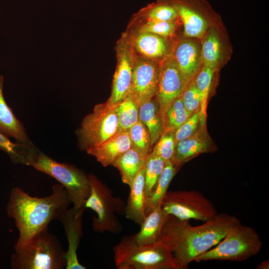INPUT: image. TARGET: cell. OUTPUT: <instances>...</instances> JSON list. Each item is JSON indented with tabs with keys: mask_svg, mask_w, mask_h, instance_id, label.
<instances>
[{
	"mask_svg": "<svg viewBox=\"0 0 269 269\" xmlns=\"http://www.w3.org/2000/svg\"><path fill=\"white\" fill-rule=\"evenodd\" d=\"M236 217L227 213L217 214L198 226L189 220L167 215L162 229L161 241L167 247L182 269L219 243L237 225Z\"/></svg>",
	"mask_w": 269,
	"mask_h": 269,
	"instance_id": "6da1fadb",
	"label": "cell"
},
{
	"mask_svg": "<svg viewBox=\"0 0 269 269\" xmlns=\"http://www.w3.org/2000/svg\"><path fill=\"white\" fill-rule=\"evenodd\" d=\"M71 203L61 184L53 185L52 193L44 197L31 196L19 187L12 188L6 211L19 232L15 251L26 246L38 233L48 230L52 220H60Z\"/></svg>",
	"mask_w": 269,
	"mask_h": 269,
	"instance_id": "7a4b0ae2",
	"label": "cell"
},
{
	"mask_svg": "<svg viewBox=\"0 0 269 269\" xmlns=\"http://www.w3.org/2000/svg\"><path fill=\"white\" fill-rule=\"evenodd\" d=\"M113 252L118 269H182L161 241L139 245L133 242L131 235L125 236Z\"/></svg>",
	"mask_w": 269,
	"mask_h": 269,
	"instance_id": "3957f363",
	"label": "cell"
},
{
	"mask_svg": "<svg viewBox=\"0 0 269 269\" xmlns=\"http://www.w3.org/2000/svg\"><path fill=\"white\" fill-rule=\"evenodd\" d=\"M66 265V251L48 230L38 233L11 258L13 269H63Z\"/></svg>",
	"mask_w": 269,
	"mask_h": 269,
	"instance_id": "277c9868",
	"label": "cell"
},
{
	"mask_svg": "<svg viewBox=\"0 0 269 269\" xmlns=\"http://www.w3.org/2000/svg\"><path fill=\"white\" fill-rule=\"evenodd\" d=\"M27 165L58 180L66 190L73 207L85 208L90 192V184L88 175L82 170L71 164L56 161L36 148L29 157Z\"/></svg>",
	"mask_w": 269,
	"mask_h": 269,
	"instance_id": "5b68a950",
	"label": "cell"
},
{
	"mask_svg": "<svg viewBox=\"0 0 269 269\" xmlns=\"http://www.w3.org/2000/svg\"><path fill=\"white\" fill-rule=\"evenodd\" d=\"M90 184V192L85 208H90L96 213L92 219L94 231L119 233L122 226L117 216L125 214L126 204L120 197H115L113 192L96 176L88 174Z\"/></svg>",
	"mask_w": 269,
	"mask_h": 269,
	"instance_id": "8992f818",
	"label": "cell"
},
{
	"mask_svg": "<svg viewBox=\"0 0 269 269\" xmlns=\"http://www.w3.org/2000/svg\"><path fill=\"white\" fill-rule=\"evenodd\" d=\"M262 246L257 231L240 223L231 229L214 248L196 258L194 261H244L257 255Z\"/></svg>",
	"mask_w": 269,
	"mask_h": 269,
	"instance_id": "52a82bcc",
	"label": "cell"
},
{
	"mask_svg": "<svg viewBox=\"0 0 269 269\" xmlns=\"http://www.w3.org/2000/svg\"><path fill=\"white\" fill-rule=\"evenodd\" d=\"M118 131L116 105L107 102L96 105L93 112L86 115L76 131L78 144L82 150L96 147Z\"/></svg>",
	"mask_w": 269,
	"mask_h": 269,
	"instance_id": "ba28073f",
	"label": "cell"
},
{
	"mask_svg": "<svg viewBox=\"0 0 269 269\" xmlns=\"http://www.w3.org/2000/svg\"><path fill=\"white\" fill-rule=\"evenodd\" d=\"M161 207L166 215L183 220L204 222L217 214L212 203L197 190H167Z\"/></svg>",
	"mask_w": 269,
	"mask_h": 269,
	"instance_id": "9c48e42d",
	"label": "cell"
},
{
	"mask_svg": "<svg viewBox=\"0 0 269 269\" xmlns=\"http://www.w3.org/2000/svg\"><path fill=\"white\" fill-rule=\"evenodd\" d=\"M189 82L170 56L159 64L156 97L165 124L167 111L173 102L180 97Z\"/></svg>",
	"mask_w": 269,
	"mask_h": 269,
	"instance_id": "30bf717a",
	"label": "cell"
},
{
	"mask_svg": "<svg viewBox=\"0 0 269 269\" xmlns=\"http://www.w3.org/2000/svg\"><path fill=\"white\" fill-rule=\"evenodd\" d=\"M159 68L156 61L141 56L135 58L128 94L138 108L155 97Z\"/></svg>",
	"mask_w": 269,
	"mask_h": 269,
	"instance_id": "8fae6325",
	"label": "cell"
},
{
	"mask_svg": "<svg viewBox=\"0 0 269 269\" xmlns=\"http://www.w3.org/2000/svg\"><path fill=\"white\" fill-rule=\"evenodd\" d=\"M127 38L118 46V64L114 74L110 97L107 101L112 105L123 101L128 94L132 82L134 56L133 47Z\"/></svg>",
	"mask_w": 269,
	"mask_h": 269,
	"instance_id": "7c38bea8",
	"label": "cell"
},
{
	"mask_svg": "<svg viewBox=\"0 0 269 269\" xmlns=\"http://www.w3.org/2000/svg\"><path fill=\"white\" fill-rule=\"evenodd\" d=\"M171 3L176 9L184 25V35L201 38L209 28L202 10L207 5L203 0H162Z\"/></svg>",
	"mask_w": 269,
	"mask_h": 269,
	"instance_id": "4fadbf2b",
	"label": "cell"
},
{
	"mask_svg": "<svg viewBox=\"0 0 269 269\" xmlns=\"http://www.w3.org/2000/svg\"><path fill=\"white\" fill-rule=\"evenodd\" d=\"M85 208L68 209L60 219L67 237L66 269H85L79 262L77 251L82 236L83 216Z\"/></svg>",
	"mask_w": 269,
	"mask_h": 269,
	"instance_id": "5bb4252c",
	"label": "cell"
},
{
	"mask_svg": "<svg viewBox=\"0 0 269 269\" xmlns=\"http://www.w3.org/2000/svg\"><path fill=\"white\" fill-rule=\"evenodd\" d=\"M172 56L188 82L196 77L203 65L201 44L194 38L179 41Z\"/></svg>",
	"mask_w": 269,
	"mask_h": 269,
	"instance_id": "9a60e30c",
	"label": "cell"
},
{
	"mask_svg": "<svg viewBox=\"0 0 269 269\" xmlns=\"http://www.w3.org/2000/svg\"><path fill=\"white\" fill-rule=\"evenodd\" d=\"M215 150V145L207 132L206 122L201 123L195 134L177 142L174 154L171 160L180 167L197 155Z\"/></svg>",
	"mask_w": 269,
	"mask_h": 269,
	"instance_id": "2e32d148",
	"label": "cell"
},
{
	"mask_svg": "<svg viewBox=\"0 0 269 269\" xmlns=\"http://www.w3.org/2000/svg\"><path fill=\"white\" fill-rule=\"evenodd\" d=\"M132 147V141L128 131H121L99 145L86 151L94 156L103 166L113 165L121 155Z\"/></svg>",
	"mask_w": 269,
	"mask_h": 269,
	"instance_id": "e0dca14e",
	"label": "cell"
},
{
	"mask_svg": "<svg viewBox=\"0 0 269 269\" xmlns=\"http://www.w3.org/2000/svg\"><path fill=\"white\" fill-rule=\"evenodd\" d=\"M138 34L133 46L141 57L162 61L172 55L169 43L166 38L150 32Z\"/></svg>",
	"mask_w": 269,
	"mask_h": 269,
	"instance_id": "ac0fdd59",
	"label": "cell"
},
{
	"mask_svg": "<svg viewBox=\"0 0 269 269\" xmlns=\"http://www.w3.org/2000/svg\"><path fill=\"white\" fill-rule=\"evenodd\" d=\"M4 77L0 75V132L8 137H13L18 143L34 146L29 139L21 122L14 115L3 95Z\"/></svg>",
	"mask_w": 269,
	"mask_h": 269,
	"instance_id": "d6986e66",
	"label": "cell"
},
{
	"mask_svg": "<svg viewBox=\"0 0 269 269\" xmlns=\"http://www.w3.org/2000/svg\"><path fill=\"white\" fill-rule=\"evenodd\" d=\"M144 167L139 171L130 188V192L126 204V217L140 225L146 217L144 194Z\"/></svg>",
	"mask_w": 269,
	"mask_h": 269,
	"instance_id": "ffe728a7",
	"label": "cell"
},
{
	"mask_svg": "<svg viewBox=\"0 0 269 269\" xmlns=\"http://www.w3.org/2000/svg\"><path fill=\"white\" fill-rule=\"evenodd\" d=\"M167 215L161 205L155 208L145 217L137 233L131 235L133 242L139 245L153 244L161 242L162 226Z\"/></svg>",
	"mask_w": 269,
	"mask_h": 269,
	"instance_id": "44dd1931",
	"label": "cell"
},
{
	"mask_svg": "<svg viewBox=\"0 0 269 269\" xmlns=\"http://www.w3.org/2000/svg\"><path fill=\"white\" fill-rule=\"evenodd\" d=\"M138 118L148 131L152 147L165 131V124L156 96L139 106Z\"/></svg>",
	"mask_w": 269,
	"mask_h": 269,
	"instance_id": "7402d4cb",
	"label": "cell"
},
{
	"mask_svg": "<svg viewBox=\"0 0 269 269\" xmlns=\"http://www.w3.org/2000/svg\"><path fill=\"white\" fill-rule=\"evenodd\" d=\"M146 157L131 147L113 163L120 171L122 181L130 187L135 177L144 166Z\"/></svg>",
	"mask_w": 269,
	"mask_h": 269,
	"instance_id": "603a6c76",
	"label": "cell"
},
{
	"mask_svg": "<svg viewBox=\"0 0 269 269\" xmlns=\"http://www.w3.org/2000/svg\"><path fill=\"white\" fill-rule=\"evenodd\" d=\"M171 160L165 162L164 168L158 179L156 186L151 195L145 199L146 216L155 208L161 205L167 191L168 186L179 169Z\"/></svg>",
	"mask_w": 269,
	"mask_h": 269,
	"instance_id": "cb8c5ba5",
	"label": "cell"
},
{
	"mask_svg": "<svg viewBox=\"0 0 269 269\" xmlns=\"http://www.w3.org/2000/svg\"><path fill=\"white\" fill-rule=\"evenodd\" d=\"M203 64L217 69L222 56V45L214 27H209L201 43Z\"/></svg>",
	"mask_w": 269,
	"mask_h": 269,
	"instance_id": "d4e9b609",
	"label": "cell"
},
{
	"mask_svg": "<svg viewBox=\"0 0 269 269\" xmlns=\"http://www.w3.org/2000/svg\"><path fill=\"white\" fill-rule=\"evenodd\" d=\"M165 164L160 157L150 151L146 156L144 167V194L145 199L154 190Z\"/></svg>",
	"mask_w": 269,
	"mask_h": 269,
	"instance_id": "484cf974",
	"label": "cell"
},
{
	"mask_svg": "<svg viewBox=\"0 0 269 269\" xmlns=\"http://www.w3.org/2000/svg\"><path fill=\"white\" fill-rule=\"evenodd\" d=\"M118 121V132L128 131L139 120L138 108L128 94L126 98L116 104Z\"/></svg>",
	"mask_w": 269,
	"mask_h": 269,
	"instance_id": "4316f807",
	"label": "cell"
},
{
	"mask_svg": "<svg viewBox=\"0 0 269 269\" xmlns=\"http://www.w3.org/2000/svg\"><path fill=\"white\" fill-rule=\"evenodd\" d=\"M35 147L20 143H13L8 137L0 132V148L6 152L14 163L26 165L28 159Z\"/></svg>",
	"mask_w": 269,
	"mask_h": 269,
	"instance_id": "83f0119b",
	"label": "cell"
},
{
	"mask_svg": "<svg viewBox=\"0 0 269 269\" xmlns=\"http://www.w3.org/2000/svg\"><path fill=\"white\" fill-rule=\"evenodd\" d=\"M217 69L203 64L194 78L196 85L203 97V102L200 109L201 120L203 121H206L208 99L214 73Z\"/></svg>",
	"mask_w": 269,
	"mask_h": 269,
	"instance_id": "f1b7e54d",
	"label": "cell"
},
{
	"mask_svg": "<svg viewBox=\"0 0 269 269\" xmlns=\"http://www.w3.org/2000/svg\"><path fill=\"white\" fill-rule=\"evenodd\" d=\"M191 115L185 108L180 96L173 102L167 111L165 117V131H175Z\"/></svg>",
	"mask_w": 269,
	"mask_h": 269,
	"instance_id": "f546056e",
	"label": "cell"
},
{
	"mask_svg": "<svg viewBox=\"0 0 269 269\" xmlns=\"http://www.w3.org/2000/svg\"><path fill=\"white\" fill-rule=\"evenodd\" d=\"M128 132L132 147L146 157L151 148L150 135L146 127L139 119Z\"/></svg>",
	"mask_w": 269,
	"mask_h": 269,
	"instance_id": "4dcf8cb0",
	"label": "cell"
},
{
	"mask_svg": "<svg viewBox=\"0 0 269 269\" xmlns=\"http://www.w3.org/2000/svg\"><path fill=\"white\" fill-rule=\"evenodd\" d=\"M150 6L145 14L148 20L174 21L179 17L176 8L170 3L164 1Z\"/></svg>",
	"mask_w": 269,
	"mask_h": 269,
	"instance_id": "1f68e13d",
	"label": "cell"
},
{
	"mask_svg": "<svg viewBox=\"0 0 269 269\" xmlns=\"http://www.w3.org/2000/svg\"><path fill=\"white\" fill-rule=\"evenodd\" d=\"M181 96L185 108L191 115L200 110L203 97L196 85L194 78L188 83Z\"/></svg>",
	"mask_w": 269,
	"mask_h": 269,
	"instance_id": "d6a6232c",
	"label": "cell"
},
{
	"mask_svg": "<svg viewBox=\"0 0 269 269\" xmlns=\"http://www.w3.org/2000/svg\"><path fill=\"white\" fill-rule=\"evenodd\" d=\"M176 141L174 131H164L151 151L162 158L165 162L170 160L174 154Z\"/></svg>",
	"mask_w": 269,
	"mask_h": 269,
	"instance_id": "836d02e7",
	"label": "cell"
},
{
	"mask_svg": "<svg viewBox=\"0 0 269 269\" xmlns=\"http://www.w3.org/2000/svg\"><path fill=\"white\" fill-rule=\"evenodd\" d=\"M175 21L148 20L140 28L139 33L150 32L166 38L174 33L177 27Z\"/></svg>",
	"mask_w": 269,
	"mask_h": 269,
	"instance_id": "e575fe53",
	"label": "cell"
},
{
	"mask_svg": "<svg viewBox=\"0 0 269 269\" xmlns=\"http://www.w3.org/2000/svg\"><path fill=\"white\" fill-rule=\"evenodd\" d=\"M201 123L200 110L192 114L189 118L174 131L176 143L186 139L195 134L200 128Z\"/></svg>",
	"mask_w": 269,
	"mask_h": 269,
	"instance_id": "d590c367",
	"label": "cell"
},
{
	"mask_svg": "<svg viewBox=\"0 0 269 269\" xmlns=\"http://www.w3.org/2000/svg\"><path fill=\"white\" fill-rule=\"evenodd\" d=\"M257 269H269V261L266 260L261 263L257 268Z\"/></svg>",
	"mask_w": 269,
	"mask_h": 269,
	"instance_id": "8d00e7d4",
	"label": "cell"
}]
</instances>
